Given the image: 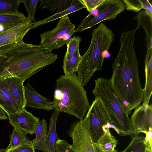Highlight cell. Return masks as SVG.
I'll use <instances>...</instances> for the list:
<instances>
[{
  "instance_id": "obj_1",
  "label": "cell",
  "mask_w": 152,
  "mask_h": 152,
  "mask_svg": "<svg viewBox=\"0 0 152 152\" xmlns=\"http://www.w3.org/2000/svg\"><path fill=\"white\" fill-rule=\"evenodd\" d=\"M137 29L121 33L119 51L112 64L110 79L112 88L128 115L143 100L144 89L141 85L139 64L134 42Z\"/></svg>"
},
{
  "instance_id": "obj_2",
  "label": "cell",
  "mask_w": 152,
  "mask_h": 152,
  "mask_svg": "<svg viewBox=\"0 0 152 152\" xmlns=\"http://www.w3.org/2000/svg\"><path fill=\"white\" fill-rule=\"evenodd\" d=\"M57 58L40 44L21 41L0 53V79L14 77L25 81Z\"/></svg>"
},
{
  "instance_id": "obj_3",
  "label": "cell",
  "mask_w": 152,
  "mask_h": 152,
  "mask_svg": "<svg viewBox=\"0 0 152 152\" xmlns=\"http://www.w3.org/2000/svg\"><path fill=\"white\" fill-rule=\"evenodd\" d=\"M54 98L55 108L79 120L83 119L90 106L86 91L75 73L61 75L56 80Z\"/></svg>"
},
{
  "instance_id": "obj_4",
  "label": "cell",
  "mask_w": 152,
  "mask_h": 152,
  "mask_svg": "<svg viewBox=\"0 0 152 152\" xmlns=\"http://www.w3.org/2000/svg\"><path fill=\"white\" fill-rule=\"evenodd\" d=\"M114 38L113 31L103 23L93 31L90 44L81 56L77 71V77L83 87L96 71L102 70L104 59L102 52L109 50Z\"/></svg>"
},
{
  "instance_id": "obj_5",
  "label": "cell",
  "mask_w": 152,
  "mask_h": 152,
  "mask_svg": "<svg viewBox=\"0 0 152 152\" xmlns=\"http://www.w3.org/2000/svg\"><path fill=\"white\" fill-rule=\"evenodd\" d=\"M95 83L92 93L103 102L115 130L122 136H133L135 132L131 119L113 91L110 79L97 78Z\"/></svg>"
},
{
  "instance_id": "obj_6",
  "label": "cell",
  "mask_w": 152,
  "mask_h": 152,
  "mask_svg": "<svg viewBox=\"0 0 152 152\" xmlns=\"http://www.w3.org/2000/svg\"><path fill=\"white\" fill-rule=\"evenodd\" d=\"M67 131L72 139L70 148L72 152H96L90 131L88 114L83 120L72 123Z\"/></svg>"
},
{
  "instance_id": "obj_7",
  "label": "cell",
  "mask_w": 152,
  "mask_h": 152,
  "mask_svg": "<svg viewBox=\"0 0 152 152\" xmlns=\"http://www.w3.org/2000/svg\"><path fill=\"white\" fill-rule=\"evenodd\" d=\"M97 8L99 10L97 15L94 16L88 14L75 29V32L84 31L104 20L115 19L124 11L125 6L122 0H105Z\"/></svg>"
},
{
  "instance_id": "obj_8",
  "label": "cell",
  "mask_w": 152,
  "mask_h": 152,
  "mask_svg": "<svg viewBox=\"0 0 152 152\" xmlns=\"http://www.w3.org/2000/svg\"><path fill=\"white\" fill-rule=\"evenodd\" d=\"M90 131L94 143L103 133V127L110 123L109 113L102 99L95 97L87 112Z\"/></svg>"
},
{
  "instance_id": "obj_9",
  "label": "cell",
  "mask_w": 152,
  "mask_h": 152,
  "mask_svg": "<svg viewBox=\"0 0 152 152\" xmlns=\"http://www.w3.org/2000/svg\"><path fill=\"white\" fill-rule=\"evenodd\" d=\"M32 29V24L27 18L0 33V53L23 41L26 34Z\"/></svg>"
},
{
  "instance_id": "obj_10",
  "label": "cell",
  "mask_w": 152,
  "mask_h": 152,
  "mask_svg": "<svg viewBox=\"0 0 152 152\" xmlns=\"http://www.w3.org/2000/svg\"><path fill=\"white\" fill-rule=\"evenodd\" d=\"M68 15L60 18L57 26L53 29L45 31L40 34V45L48 50L49 47L58 39L61 38L69 31L75 28Z\"/></svg>"
},
{
  "instance_id": "obj_11",
  "label": "cell",
  "mask_w": 152,
  "mask_h": 152,
  "mask_svg": "<svg viewBox=\"0 0 152 152\" xmlns=\"http://www.w3.org/2000/svg\"><path fill=\"white\" fill-rule=\"evenodd\" d=\"M7 115L9 123L14 128L27 134H35L39 119L27 111L25 108L19 112Z\"/></svg>"
},
{
  "instance_id": "obj_12",
  "label": "cell",
  "mask_w": 152,
  "mask_h": 152,
  "mask_svg": "<svg viewBox=\"0 0 152 152\" xmlns=\"http://www.w3.org/2000/svg\"><path fill=\"white\" fill-rule=\"evenodd\" d=\"M130 119L134 129V135L148 132L149 128H152V104L142 103L135 109Z\"/></svg>"
},
{
  "instance_id": "obj_13",
  "label": "cell",
  "mask_w": 152,
  "mask_h": 152,
  "mask_svg": "<svg viewBox=\"0 0 152 152\" xmlns=\"http://www.w3.org/2000/svg\"><path fill=\"white\" fill-rule=\"evenodd\" d=\"M25 95L26 107L47 110H53L55 108L53 101L51 102L40 95L29 83L25 86Z\"/></svg>"
},
{
  "instance_id": "obj_14",
  "label": "cell",
  "mask_w": 152,
  "mask_h": 152,
  "mask_svg": "<svg viewBox=\"0 0 152 152\" xmlns=\"http://www.w3.org/2000/svg\"><path fill=\"white\" fill-rule=\"evenodd\" d=\"M6 82L11 93L20 111L25 108L26 99L25 95L24 81L16 77L4 79Z\"/></svg>"
},
{
  "instance_id": "obj_15",
  "label": "cell",
  "mask_w": 152,
  "mask_h": 152,
  "mask_svg": "<svg viewBox=\"0 0 152 152\" xmlns=\"http://www.w3.org/2000/svg\"><path fill=\"white\" fill-rule=\"evenodd\" d=\"M0 106L7 115L19 112L17 106L4 79H0Z\"/></svg>"
},
{
  "instance_id": "obj_16",
  "label": "cell",
  "mask_w": 152,
  "mask_h": 152,
  "mask_svg": "<svg viewBox=\"0 0 152 152\" xmlns=\"http://www.w3.org/2000/svg\"><path fill=\"white\" fill-rule=\"evenodd\" d=\"M137 22V29L142 27L144 30L147 42V50L152 49V18L145 10L140 11L134 18Z\"/></svg>"
},
{
  "instance_id": "obj_17",
  "label": "cell",
  "mask_w": 152,
  "mask_h": 152,
  "mask_svg": "<svg viewBox=\"0 0 152 152\" xmlns=\"http://www.w3.org/2000/svg\"><path fill=\"white\" fill-rule=\"evenodd\" d=\"M84 8L86 7L81 0H74L71 6L66 10L59 13L56 12L44 19L32 23V29H34L39 26L47 24L66 15H68L70 14Z\"/></svg>"
},
{
  "instance_id": "obj_18",
  "label": "cell",
  "mask_w": 152,
  "mask_h": 152,
  "mask_svg": "<svg viewBox=\"0 0 152 152\" xmlns=\"http://www.w3.org/2000/svg\"><path fill=\"white\" fill-rule=\"evenodd\" d=\"M104 126L103 133L96 142L94 143V145L102 152H112L115 150L118 141L111 134L110 128Z\"/></svg>"
},
{
  "instance_id": "obj_19",
  "label": "cell",
  "mask_w": 152,
  "mask_h": 152,
  "mask_svg": "<svg viewBox=\"0 0 152 152\" xmlns=\"http://www.w3.org/2000/svg\"><path fill=\"white\" fill-rule=\"evenodd\" d=\"M145 63V82L142 103L148 105L152 92V53H146Z\"/></svg>"
},
{
  "instance_id": "obj_20",
  "label": "cell",
  "mask_w": 152,
  "mask_h": 152,
  "mask_svg": "<svg viewBox=\"0 0 152 152\" xmlns=\"http://www.w3.org/2000/svg\"><path fill=\"white\" fill-rule=\"evenodd\" d=\"M47 124L44 119L39 121L35 131V138L32 141L35 149L46 152V145L47 134Z\"/></svg>"
},
{
  "instance_id": "obj_21",
  "label": "cell",
  "mask_w": 152,
  "mask_h": 152,
  "mask_svg": "<svg viewBox=\"0 0 152 152\" xmlns=\"http://www.w3.org/2000/svg\"><path fill=\"white\" fill-rule=\"evenodd\" d=\"M60 112L56 109L52 113L46 145V152H55V143L58 138L56 131L57 121Z\"/></svg>"
},
{
  "instance_id": "obj_22",
  "label": "cell",
  "mask_w": 152,
  "mask_h": 152,
  "mask_svg": "<svg viewBox=\"0 0 152 152\" xmlns=\"http://www.w3.org/2000/svg\"><path fill=\"white\" fill-rule=\"evenodd\" d=\"M74 0H40L39 7L47 8L52 13H59L66 10L71 5Z\"/></svg>"
},
{
  "instance_id": "obj_23",
  "label": "cell",
  "mask_w": 152,
  "mask_h": 152,
  "mask_svg": "<svg viewBox=\"0 0 152 152\" xmlns=\"http://www.w3.org/2000/svg\"><path fill=\"white\" fill-rule=\"evenodd\" d=\"M81 59V56L78 48L70 59L63 60L62 67L64 75H70L75 73L77 71Z\"/></svg>"
},
{
  "instance_id": "obj_24",
  "label": "cell",
  "mask_w": 152,
  "mask_h": 152,
  "mask_svg": "<svg viewBox=\"0 0 152 152\" xmlns=\"http://www.w3.org/2000/svg\"><path fill=\"white\" fill-rule=\"evenodd\" d=\"M26 19L21 12L0 14V24L12 27Z\"/></svg>"
},
{
  "instance_id": "obj_25",
  "label": "cell",
  "mask_w": 152,
  "mask_h": 152,
  "mask_svg": "<svg viewBox=\"0 0 152 152\" xmlns=\"http://www.w3.org/2000/svg\"><path fill=\"white\" fill-rule=\"evenodd\" d=\"M127 147L121 152H145L146 146L143 142L145 137L135 134Z\"/></svg>"
},
{
  "instance_id": "obj_26",
  "label": "cell",
  "mask_w": 152,
  "mask_h": 152,
  "mask_svg": "<svg viewBox=\"0 0 152 152\" xmlns=\"http://www.w3.org/2000/svg\"><path fill=\"white\" fill-rule=\"evenodd\" d=\"M22 0H0V14L18 12V9Z\"/></svg>"
},
{
  "instance_id": "obj_27",
  "label": "cell",
  "mask_w": 152,
  "mask_h": 152,
  "mask_svg": "<svg viewBox=\"0 0 152 152\" xmlns=\"http://www.w3.org/2000/svg\"><path fill=\"white\" fill-rule=\"evenodd\" d=\"M27 134L26 132L13 127V132L9 136L10 138V143L8 147L4 150H10L20 145L26 138Z\"/></svg>"
},
{
  "instance_id": "obj_28",
  "label": "cell",
  "mask_w": 152,
  "mask_h": 152,
  "mask_svg": "<svg viewBox=\"0 0 152 152\" xmlns=\"http://www.w3.org/2000/svg\"><path fill=\"white\" fill-rule=\"evenodd\" d=\"M82 39L80 36H74L70 39L67 45V49L64 58V60L70 59L77 49L79 48V44Z\"/></svg>"
},
{
  "instance_id": "obj_29",
  "label": "cell",
  "mask_w": 152,
  "mask_h": 152,
  "mask_svg": "<svg viewBox=\"0 0 152 152\" xmlns=\"http://www.w3.org/2000/svg\"><path fill=\"white\" fill-rule=\"evenodd\" d=\"M40 0H22V3L24 4L27 11L28 15L27 19L31 23L36 22L35 13L37 6Z\"/></svg>"
},
{
  "instance_id": "obj_30",
  "label": "cell",
  "mask_w": 152,
  "mask_h": 152,
  "mask_svg": "<svg viewBox=\"0 0 152 152\" xmlns=\"http://www.w3.org/2000/svg\"><path fill=\"white\" fill-rule=\"evenodd\" d=\"M75 28H72L65 34L61 38L58 39L53 43L48 48L51 51L55 49H58L64 45H67L69 43L72 36L75 32Z\"/></svg>"
},
{
  "instance_id": "obj_31",
  "label": "cell",
  "mask_w": 152,
  "mask_h": 152,
  "mask_svg": "<svg viewBox=\"0 0 152 152\" xmlns=\"http://www.w3.org/2000/svg\"><path fill=\"white\" fill-rule=\"evenodd\" d=\"M32 141L26 138L23 142L12 150L4 152H36Z\"/></svg>"
},
{
  "instance_id": "obj_32",
  "label": "cell",
  "mask_w": 152,
  "mask_h": 152,
  "mask_svg": "<svg viewBox=\"0 0 152 152\" xmlns=\"http://www.w3.org/2000/svg\"><path fill=\"white\" fill-rule=\"evenodd\" d=\"M125 4L126 10L133 11L136 12H139L143 9L140 0H122Z\"/></svg>"
},
{
  "instance_id": "obj_33",
  "label": "cell",
  "mask_w": 152,
  "mask_h": 152,
  "mask_svg": "<svg viewBox=\"0 0 152 152\" xmlns=\"http://www.w3.org/2000/svg\"><path fill=\"white\" fill-rule=\"evenodd\" d=\"M55 152H72L68 142L59 138L55 143Z\"/></svg>"
},
{
  "instance_id": "obj_34",
  "label": "cell",
  "mask_w": 152,
  "mask_h": 152,
  "mask_svg": "<svg viewBox=\"0 0 152 152\" xmlns=\"http://www.w3.org/2000/svg\"><path fill=\"white\" fill-rule=\"evenodd\" d=\"M105 0H81L87 10L90 12L93 9L97 8Z\"/></svg>"
},
{
  "instance_id": "obj_35",
  "label": "cell",
  "mask_w": 152,
  "mask_h": 152,
  "mask_svg": "<svg viewBox=\"0 0 152 152\" xmlns=\"http://www.w3.org/2000/svg\"><path fill=\"white\" fill-rule=\"evenodd\" d=\"M146 136L143 142L146 146V149L152 152V128H150L149 131L145 133Z\"/></svg>"
},
{
  "instance_id": "obj_36",
  "label": "cell",
  "mask_w": 152,
  "mask_h": 152,
  "mask_svg": "<svg viewBox=\"0 0 152 152\" xmlns=\"http://www.w3.org/2000/svg\"><path fill=\"white\" fill-rule=\"evenodd\" d=\"M142 5L143 9H145L152 18V1L148 0H140Z\"/></svg>"
},
{
  "instance_id": "obj_37",
  "label": "cell",
  "mask_w": 152,
  "mask_h": 152,
  "mask_svg": "<svg viewBox=\"0 0 152 152\" xmlns=\"http://www.w3.org/2000/svg\"><path fill=\"white\" fill-rule=\"evenodd\" d=\"M7 119L5 110L0 106V120H7Z\"/></svg>"
},
{
  "instance_id": "obj_38",
  "label": "cell",
  "mask_w": 152,
  "mask_h": 152,
  "mask_svg": "<svg viewBox=\"0 0 152 152\" xmlns=\"http://www.w3.org/2000/svg\"><path fill=\"white\" fill-rule=\"evenodd\" d=\"M99 10L97 8L92 10L89 13L91 15L95 16H96L99 13Z\"/></svg>"
},
{
  "instance_id": "obj_39",
  "label": "cell",
  "mask_w": 152,
  "mask_h": 152,
  "mask_svg": "<svg viewBox=\"0 0 152 152\" xmlns=\"http://www.w3.org/2000/svg\"><path fill=\"white\" fill-rule=\"evenodd\" d=\"M102 56L105 59V58L110 57L111 56V54L108 50H105L103 51L102 52Z\"/></svg>"
},
{
  "instance_id": "obj_40",
  "label": "cell",
  "mask_w": 152,
  "mask_h": 152,
  "mask_svg": "<svg viewBox=\"0 0 152 152\" xmlns=\"http://www.w3.org/2000/svg\"><path fill=\"white\" fill-rule=\"evenodd\" d=\"M95 151L96 152H102V151L99 148H98L97 147L94 145ZM112 152H118V150H117L115 149Z\"/></svg>"
},
{
  "instance_id": "obj_41",
  "label": "cell",
  "mask_w": 152,
  "mask_h": 152,
  "mask_svg": "<svg viewBox=\"0 0 152 152\" xmlns=\"http://www.w3.org/2000/svg\"><path fill=\"white\" fill-rule=\"evenodd\" d=\"M145 152H151V151H150L149 150H147V149H146V150H145Z\"/></svg>"
},
{
  "instance_id": "obj_42",
  "label": "cell",
  "mask_w": 152,
  "mask_h": 152,
  "mask_svg": "<svg viewBox=\"0 0 152 152\" xmlns=\"http://www.w3.org/2000/svg\"><path fill=\"white\" fill-rule=\"evenodd\" d=\"M0 152H4V150L1 149L0 148Z\"/></svg>"
},
{
  "instance_id": "obj_43",
  "label": "cell",
  "mask_w": 152,
  "mask_h": 152,
  "mask_svg": "<svg viewBox=\"0 0 152 152\" xmlns=\"http://www.w3.org/2000/svg\"><path fill=\"white\" fill-rule=\"evenodd\" d=\"M147 51H152V50H147Z\"/></svg>"
}]
</instances>
